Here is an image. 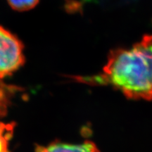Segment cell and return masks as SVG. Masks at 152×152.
Returning a JSON list of instances; mask_svg holds the SVG:
<instances>
[{"instance_id":"8992f818","label":"cell","mask_w":152,"mask_h":152,"mask_svg":"<svg viewBox=\"0 0 152 152\" xmlns=\"http://www.w3.org/2000/svg\"><path fill=\"white\" fill-rule=\"evenodd\" d=\"M9 6L15 11H26L35 8L39 0H7Z\"/></svg>"},{"instance_id":"7a4b0ae2","label":"cell","mask_w":152,"mask_h":152,"mask_svg":"<svg viewBox=\"0 0 152 152\" xmlns=\"http://www.w3.org/2000/svg\"><path fill=\"white\" fill-rule=\"evenodd\" d=\"M25 61L23 44L17 36L0 26V79L12 75Z\"/></svg>"},{"instance_id":"6da1fadb","label":"cell","mask_w":152,"mask_h":152,"mask_svg":"<svg viewBox=\"0 0 152 152\" xmlns=\"http://www.w3.org/2000/svg\"><path fill=\"white\" fill-rule=\"evenodd\" d=\"M75 83L93 86H110L129 99L152 100V35H146L129 48L109 52L101 73L72 75Z\"/></svg>"},{"instance_id":"3957f363","label":"cell","mask_w":152,"mask_h":152,"mask_svg":"<svg viewBox=\"0 0 152 152\" xmlns=\"http://www.w3.org/2000/svg\"><path fill=\"white\" fill-rule=\"evenodd\" d=\"M35 152H100L95 144L87 141L81 144H73L54 142L47 146H39Z\"/></svg>"},{"instance_id":"277c9868","label":"cell","mask_w":152,"mask_h":152,"mask_svg":"<svg viewBox=\"0 0 152 152\" xmlns=\"http://www.w3.org/2000/svg\"><path fill=\"white\" fill-rule=\"evenodd\" d=\"M22 91L21 87L7 84L0 79V118L7 115L13 99Z\"/></svg>"},{"instance_id":"5b68a950","label":"cell","mask_w":152,"mask_h":152,"mask_svg":"<svg viewBox=\"0 0 152 152\" xmlns=\"http://www.w3.org/2000/svg\"><path fill=\"white\" fill-rule=\"evenodd\" d=\"M15 125L14 123L0 121V152H9V143L12 137Z\"/></svg>"}]
</instances>
